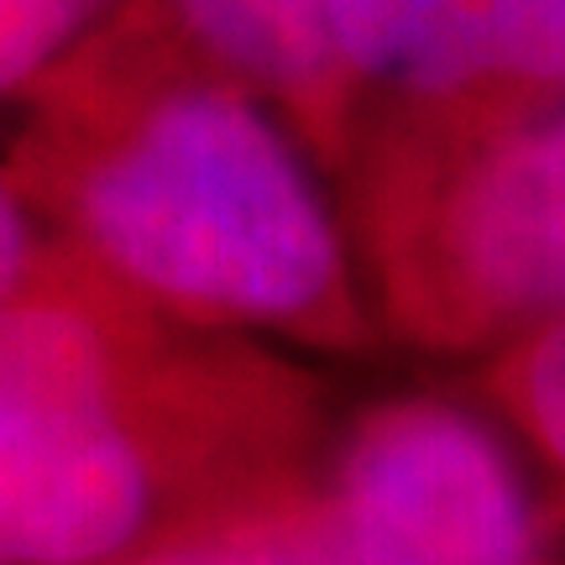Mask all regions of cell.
Returning a JSON list of instances; mask_svg holds the SVG:
<instances>
[{"mask_svg":"<svg viewBox=\"0 0 565 565\" xmlns=\"http://www.w3.org/2000/svg\"><path fill=\"white\" fill-rule=\"evenodd\" d=\"M79 225L105 267L189 315L294 324L345 288L330 200L236 84H183L147 105L84 173Z\"/></svg>","mask_w":565,"mask_h":565,"instance_id":"6da1fadb","label":"cell"},{"mask_svg":"<svg viewBox=\"0 0 565 565\" xmlns=\"http://www.w3.org/2000/svg\"><path fill=\"white\" fill-rule=\"evenodd\" d=\"M152 513L100 330L68 303L0 309V565H100Z\"/></svg>","mask_w":565,"mask_h":565,"instance_id":"7a4b0ae2","label":"cell"},{"mask_svg":"<svg viewBox=\"0 0 565 565\" xmlns=\"http://www.w3.org/2000/svg\"><path fill=\"white\" fill-rule=\"evenodd\" d=\"M341 565H540V524L508 445L440 398H393L341 450Z\"/></svg>","mask_w":565,"mask_h":565,"instance_id":"3957f363","label":"cell"},{"mask_svg":"<svg viewBox=\"0 0 565 565\" xmlns=\"http://www.w3.org/2000/svg\"><path fill=\"white\" fill-rule=\"evenodd\" d=\"M335 68L450 100L565 89V0H324Z\"/></svg>","mask_w":565,"mask_h":565,"instance_id":"277c9868","label":"cell"},{"mask_svg":"<svg viewBox=\"0 0 565 565\" xmlns=\"http://www.w3.org/2000/svg\"><path fill=\"white\" fill-rule=\"evenodd\" d=\"M445 278L492 320H565V105L503 137L445 204Z\"/></svg>","mask_w":565,"mask_h":565,"instance_id":"5b68a950","label":"cell"},{"mask_svg":"<svg viewBox=\"0 0 565 565\" xmlns=\"http://www.w3.org/2000/svg\"><path fill=\"white\" fill-rule=\"evenodd\" d=\"M189 38L236 79L273 95H320L335 79L324 0H173Z\"/></svg>","mask_w":565,"mask_h":565,"instance_id":"8992f818","label":"cell"},{"mask_svg":"<svg viewBox=\"0 0 565 565\" xmlns=\"http://www.w3.org/2000/svg\"><path fill=\"white\" fill-rule=\"evenodd\" d=\"M147 565H341V550L330 540V524L315 529L303 519H267L173 545Z\"/></svg>","mask_w":565,"mask_h":565,"instance_id":"52a82bcc","label":"cell"},{"mask_svg":"<svg viewBox=\"0 0 565 565\" xmlns=\"http://www.w3.org/2000/svg\"><path fill=\"white\" fill-rule=\"evenodd\" d=\"M105 0H0V95L42 74L89 21Z\"/></svg>","mask_w":565,"mask_h":565,"instance_id":"ba28073f","label":"cell"},{"mask_svg":"<svg viewBox=\"0 0 565 565\" xmlns=\"http://www.w3.org/2000/svg\"><path fill=\"white\" fill-rule=\"evenodd\" d=\"M513 398L534 429V440L550 450V461L565 471V320L545 324L513 366Z\"/></svg>","mask_w":565,"mask_h":565,"instance_id":"9c48e42d","label":"cell"},{"mask_svg":"<svg viewBox=\"0 0 565 565\" xmlns=\"http://www.w3.org/2000/svg\"><path fill=\"white\" fill-rule=\"evenodd\" d=\"M21 267H26V221H21L11 189L0 183V309L17 299Z\"/></svg>","mask_w":565,"mask_h":565,"instance_id":"30bf717a","label":"cell"}]
</instances>
